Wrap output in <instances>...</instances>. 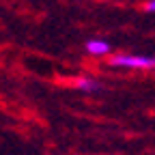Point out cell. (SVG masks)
I'll use <instances>...</instances> for the list:
<instances>
[{
  "label": "cell",
  "mask_w": 155,
  "mask_h": 155,
  "mask_svg": "<svg viewBox=\"0 0 155 155\" xmlns=\"http://www.w3.org/2000/svg\"><path fill=\"white\" fill-rule=\"evenodd\" d=\"M110 65L114 67H127V69H153L155 56H134V54H119L110 58Z\"/></svg>",
  "instance_id": "cell-1"
},
{
  "label": "cell",
  "mask_w": 155,
  "mask_h": 155,
  "mask_svg": "<svg viewBox=\"0 0 155 155\" xmlns=\"http://www.w3.org/2000/svg\"><path fill=\"white\" fill-rule=\"evenodd\" d=\"M147 11H151V13H153V11H155V0H151V2H149V5H147Z\"/></svg>",
  "instance_id": "cell-4"
},
{
  "label": "cell",
  "mask_w": 155,
  "mask_h": 155,
  "mask_svg": "<svg viewBox=\"0 0 155 155\" xmlns=\"http://www.w3.org/2000/svg\"><path fill=\"white\" fill-rule=\"evenodd\" d=\"M75 88L91 93V91H99V88H101V84L97 82V80H88V78H84V80H78V82H75Z\"/></svg>",
  "instance_id": "cell-3"
},
{
  "label": "cell",
  "mask_w": 155,
  "mask_h": 155,
  "mask_svg": "<svg viewBox=\"0 0 155 155\" xmlns=\"http://www.w3.org/2000/svg\"><path fill=\"white\" fill-rule=\"evenodd\" d=\"M86 52H88V54H93V56H106V54L110 52V43L93 39V41H88V43H86Z\"/></svg>",
  "instance_id": "cell-2"
}]
</instances>
